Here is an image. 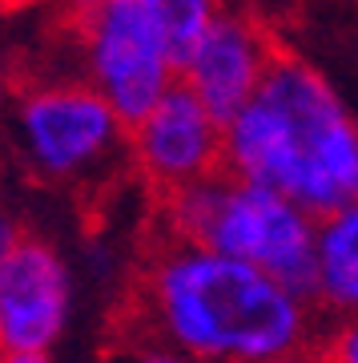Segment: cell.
Masks as SVG:
<instances>
[{
	"label": "cell",
	"mask_w": 358,
	"mask_h": 363,
	"mask_svg": "<svg viewBox=\"0 0 358 363\" xmlns=\"http://www.w3.org/2000/svg\"><path fill=\"white\" fill-rule=\"evenodd\" d=\"M157 230L226 259L250 262L298 298L318 291V218L254 182L214 178L157 198Z\"/></svg>",
	"instance_id": "cell-3"
},
{
	"label": "cell",
	"mask_w": 358,
	"mask_h": 363,
	"mask_svg": "<svg viewBox=\"0 0 358 363\" xmlns=\"http://www.w3.org/2000/svg\"><path fill=\"white\" fill-rule=\"evenodd\" d=\"M322 319L358 315V202L318 222V291Z\"/></svg>",
	"instance_id": "cell-9"
},
{
	"label": "cell",
	"mask_w": 358,
	"mask_h": 363,
	"mask_svg": "<svg viewBox=\"0 0 358 363\" xmlns=\"http://www.w3.org/2000/svg\"><path fill=\"white\" fill-rule=\"evenodd\" d=\"M25 234H28V230L21 226V218H16V210L0 202V271L8 267V259L16 255V247L25 242Z\"/></svg>",
	"instance_id": "cell-13"
},
{
	"label": "cell",
	"mask_w": 358,
	"mask_h": 363,
	"mask_svg": "<svg viewBox=\"0 0 358 363\" xmlns=\"http://www.w3.org/2000/svg\"><path fill=\"white\" fill-rule=\"evenodd\" d=\"M314 347L326 363H358V315L350 319H322Z\"/></svg>",
	"instance_id": "cell-11"
},
{
	"label": "cell",
	"mask_w": 358,
	"mask_h": 363,
	"mask_svg": "<svg viewBox=\"0 0 358 363\" xmlns=\"http://www.w3.org/2000/svg\"><path fill=\"white\" fill-rule=\"evenodd\" d=\"M129 166L157 198H169L226 169V125L178 81L129 125Z\"/></svg>",
	"instance_id": "cell-6"
},
{
	"label": "cell",
	"mask_w": 358,
	"mask_h": 363,
	"mask_svg": "<svg viewBox=\"0 0 358 363\" xmlns=\"http://www.w3.org/2000/svg\"><path fill=\"white\" fill-rule=\"evenodd\" d=\"M81 77L137 125L173 85L178 65L141 0H64Z\"/></svg>",
	"instance_id": "cell-5"
},
{
	"label": "cell",
	"mask_w": 358,
	"mask_h": 363,
	"mask_svg": "<svg viewBox=\"0 0 358 363\" xmlns=\"http://www.w3.org/2000/svg\"><path fill=\"white\" fill-rule=\"evenodd\" d=\"M0 363H49V355H4Z\"/></svg>",
	"instance_id": "cell-15"
},
{
	"label": "cell",
	"mask_w": 358,
	"mask_h": 363,
	"mask_svg": "<svg viewBox=\"0 0 358 363\" xmlns=\"http://www.w3.org/2000/svg\"><path fill=\"white\" fill-rule=\"evenodd\" d=\"M278 52L282 49L270 40V33L258 21L226 9L214 21V28L193 45L190 57L181 61L178 81L226 125L258 97Z\"/></svg>",
	"instance_id": "cell-8"
},
{
	"label": "cell",
	"mask_w": 358,
	"mask_h": 363,
	"mask_svg": "<svg viewBox=\"0 0 358 363\" xmlns=\"http://www.w3.org/2000/svg\"><path fill=\"white\" fill-rule=\"evenodd\" d=\"M0 4H4V0H0Z\"/></svg>",
	"instance_id": "cell-17"
},
{
	"label": "cell",
	"mask_w": 358,
	"mask_h": 363,
	"mask_svg": "<svg viewBox=\"0 0 358 363\" xmlns=\"http://www.w3.org/2000/svg\"><path fill=\"white\" fill-rule=\"evenodd\" d=\"M0 125L8 157L45 186H101L129 166V125L81 73L16 81Z\"/></svg>",
	"instance_id": "cell-4"
},
{
	"label": "cell",
	"mask_w": 358,
	"mask_h": 363,
	"mask_svg": "<svg viewBox=\"0 0 358 363\" xmlns=\"http://www.w3.org/2000/svg\"><path fill=\"white\" fill-rule=\"evenodd\" d=\"M226 174L322 222L358 202V121L318 69L278 52L258 97L226 121Z\"/></svg>",
	"instance_id": "cell-2"
},
{
	"label": "cell",
	"mask_w": 358,
	"mask_h": 363,
	"mask_svg": "<svg viewBox=\"0 0 358 363\" xmlns=\"http://www.w3.org/2000/svg\"><path fill=\"white\" fill-rule=\"evenodd\" d=\"M266 363H326L318 355V347H302V351H290V355H278V359H266Z\"/></svg>",
	"instance_id": "cell-14"
},
{
	"label": "cell",
	"mask_w": 358,
	"mask_h": 363,
	"mask_svg": "<svg viewBox=\"0 0 358 363\" xmlns=\"http://www.w3.org/2000/svg\"><path fill=\"white\" fill-rule=\"evenodd\" d=\"M4 4H28V0H4Z\"/></svg>",
	"instance_id": "cell-16"
},
{
	"label": "cell",
	"mask_w": 358,
	"mask_h": 363,
	"mask_svg": "<svg viewBox=\"0 0 358 363\" xmlns=\"http://www.w3.org/2000/svg\"><path fill=\"white\" fill-rule=\"evenodd\" d=\"M109 363H193V359H185L181 351L166 347V343H157V339L125 331V339H117V347L109 351Z\"/></svg>",
	"instance_id": "cell-12"
},
{
	"label": "cell",
	"mask_w": 358,
	"mask_h": 363,
	"mask_svg": "<svg viewBox=\"0 0 358 363\" xmlns=\"http://www.w3.org/2000/svg\"><path fill=\"white\" fill-rule=\"evenodd\" d=\"M73 271L40 234H25L8 267L0 271V359L49 355L69 327Z\"/></svg>",
	"instance_id": "cell-7"
},
{
	"label": "cell",
	"mask_w": 358,
	"mask_h": 363,
	"mask_svg": "<svg viewBox=\"0 0 358 363\" xmlns=\"http://www.w3.org/2000/svg\"><path fill=\"white\" fill-rule=\"evenodd\" d=\"M141 9L157 25V33H161V40H166V49L178 69L193 52V45L214 28V21L226 13L221 0H141Z\"/></svg>",
	"instance_id": "cell-10"
},
{
	"label": "cell",
	"mask_w": 358,
	"mask_h": 363,
	"mask_svg": "<svg viewBox=\"0 0 358 363\" xmlns=\"http://www.w3.org/2000/svg\"><path fill=\"white\" fill-rule=\"evenodd\" d=\"M322 315L250 262L157 230L129 286L125 331L193 363H266L314 347Z\"/></svg>",
	"instance_id": "cell-1"
}]
</instances>
